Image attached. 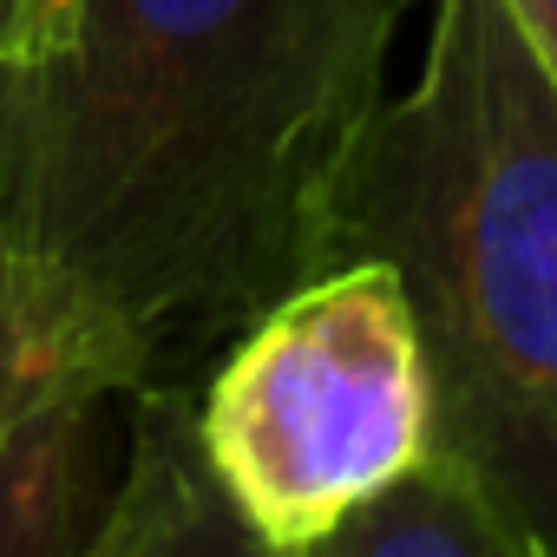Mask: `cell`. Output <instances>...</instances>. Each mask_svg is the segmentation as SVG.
Wrapping results in <instances>:
<instances>
[{"instance_id":"4","label":"cell","mask_w":557,"mask_h":557,"mask_svg":"<svg viewBox=\"0 0 557 557\" xmlns=\"http://www.w3.org/2000/svg\"><path fill=\"white\" fill-rule=\"evenodd\" d=\"M151 387L145 355L73 289L0 262V557H66L106 485L99 420Z\"/></svg>"},{"instance_id":"8","label":"cell","mask_w":557,"mask_h":557,"mask_svg":"<svg viewBox=\"0 0 557 557\" xmlns=\"http://www.w3.org/2000/svg\"><path fill=\"white\" fill-rule=\"evenodd\" d=\"M505 14H511L518 40L531 47V60L544 66L550 92H557V0H505Z\"/></svg>"},{"instance_id":"6","label":"cell","mask_w":557,"mask_h":557,"mask_svg":"<svg viewBox=\"0 0 557 557\" xmlns=\"http://www.w3.org/2000/svg\"><path fill=\"white\" fill-rule=\"evenodd\" d=\"M302 557H524V544L446 459H426Z\"/></svg>"},{"instance_id":"2","label":"cell","mask_w":557,"mask_h":557,"mask_svg":"<svg viewBox=\"0 0 557 557\" xmlns=\"http://www.w3.org/2000/svg\"><path fill=\"white\" fill-rule=\"evenodd\" d=\"M400 275L433 459L557 557V92L505 0H433L420 79L387 99L335 210V262Z\"/></svg>"},{"instance_id":"5","label":"cell","mask_w":557,"mask_h":557,"mask_svg":"<svg viewBox=\"0 0 557 557\" xmlns=\"http://www.w3.org/2000/svg\"><path fill=\"white\" fill-rule=\"evenodd\" d=\"M125 407V459L66 557H302L262 544L223 498L197 446L190 387H138Z\"/></svg>"},{"instance_id":"9","label":"cell","mask_w":557,"mask_h":557,"mask_svg":"<svg viewBox=\"0 0 557 557\" xmlns=\"http://www.w3.org/2000/svg\"><path fill=\"white\" fill-rule=\"evenodd\" d=\"M524 557H531V550H524Z\"/></svg>"},{"instance_id":"7","label":"cell","mask_w":557,"mask_h":557,"mask_svg":"<svg viewBox=\"0 0 557 557\" xmlns=\"http://www.w3.org/2000/svg\"><path fill=\"white\" fill-rule=\"evenodd\" d=\"M73 0H0V66L34 60L40 47L60 40Z\"/></svg>"},{"instance_id":"1","label":"cell","mask_w":557,"mask_h":557,"mask_svg":"<svg viewBox=\"0 0 557 557\" xmlns=\"http://www.w3.org/2000/svg\"><path fill=\"white\" fill-rule=\"evenodd\" d=\"M420 0H73L0 66V262L190 387L335 269V210Z\"/></svg>"},{"instance_id":"3","label":"cell","mask_w":557,"mask_h":557,"mask_svg":"<svg viewBox=\"0 0 557 557\" xmlns=\"http://www.w3.org/2000/svg\"><path fill=\"white\" fill-rule=\"evenodd\" d=\"M197 446L236 518L309 550L433 459V387L400 275L374 256L335 262L197 381Z\"/></svg>"}]
</instances>
